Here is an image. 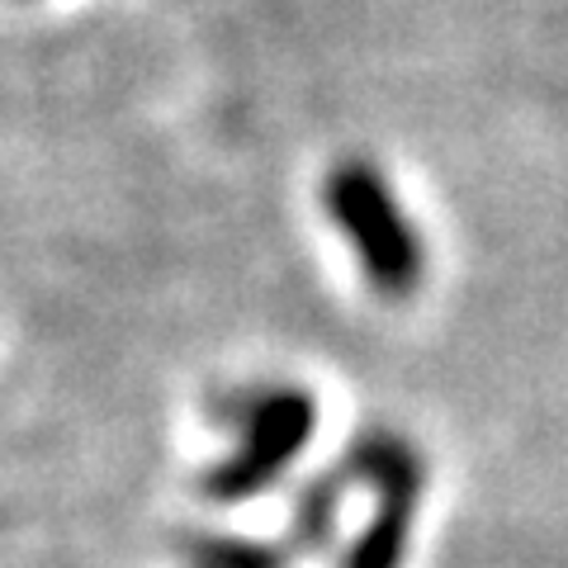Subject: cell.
I'll use <instances>...</instances> for the list:
<instances>
[{"instance_id": "7a4b0ae2", "label": "cell", "mask_w": 568, "mask_h": 568, "mask_svg": "<svg viewBox=\"0 0 568 568\" xmlns=\"http://www.w3.org/2000/svg\"><path fill=\"white\" fill-rule=\"evenodd\" d=\"M242 417H246V446L242 455H233V465H223V478H219V488H233L227 497H237V488H252L261 478H275L290 465V455L308 440V426H313L308 403L298 394H265Z\"/></svg>"}, {"instance_id": "6da1fadb", "label": "cell", "mask_w": 568, "mask_h": 568, "mask_svg": "<svg viewBox=\"0 0 568 568\" xmlns=\"http://www.w3.org/2000/svg\"><path fill=\"white\" fill-rule=\"evenodd\" d=\"M327 204L336 213V223H346L355 252H361L365 271L379 290H407L422 275V246L375 171H361V166L336 171L327 185Z\"/></svg>"}]
</instances>
